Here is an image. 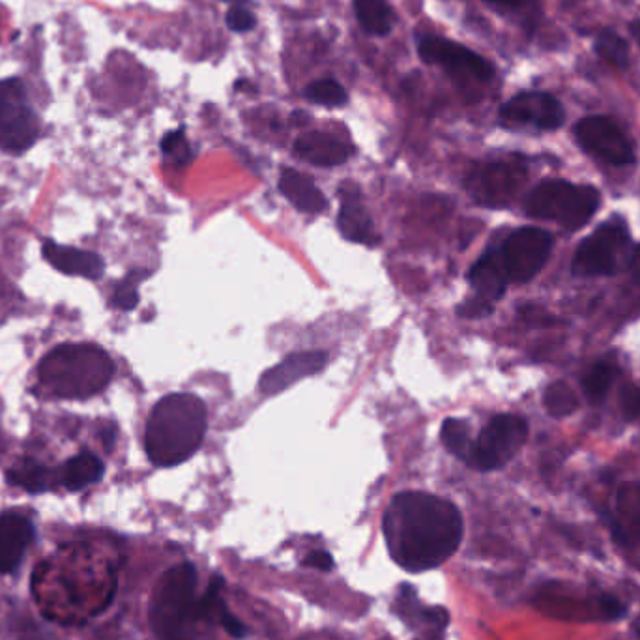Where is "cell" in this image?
<instances>
[{
    "label": "cell",
    "mask_w": 640,
    "mask_h": 640,
    "mask_svg": "<svg viewBox=\"0 0 640 640\" xmlns=\"http://www.w3.org/2000/svg\"><path fill=\"white\" fill-rule=\"evenodd\" d=\"M384 538L393 560L412 573L438 568L463 539V517L448 500L427 493L393 496L384 513Z\"/></svg>",
    "instance_id": "1"
},
{
    "label": "cell",
    "mask_w": 640,
    "mask_h": 640,
    "mask_svg": "<svg viewBox=\"0 0 640 640\" xmlns=\"http://www.w3.org/2000/svg\"><path fill=\"white\" fill-rule=\"evenodd\" d=\"M206 407L191 393H171L154 407L146 423L145 450L156 466L188 461L203 444Z\"/></svg>",
    "instance_id": "2"
},
{
    "label": "cell",
    "mask_w": 640,
    "mask_h": 640,
    "mask_svg": "<svg viewBox=\"0 0 640 640\" xmlns=\"http://www.w3.org/2000/svg\"><path fill=\"white\" fill-rule=\"evenodd\" d=\"M115 365L96 345H62L51 350L38 367V384L47 397L88 399L103 392Z\"/></svg>",
    "instance_id": "3"
},
{
    "label": "cell",
    "mask_w": 640,
    "mask_h": 640,
    "mask_svg": "<svg viewBox=\"0 0 640 640\" xmlns=\"http://www.w3.org/2000/svg\"><path fill=\"white\" fill-rule=\"evenodd\" d=\"M599 208V191L592 186H575L564 180H547L530 193L528 216L553 219L569 231L584 227Z\"/></svg>",
    "instance_id": "4"
},
{
    "label": "cell",
    "mask_w": 640,
    "mask_h": 640,
    "mask_svg": "<svg viewBox=\"0 0 640 640\" xmlns=\"http://www.w3.org/2000/svg\"><path fill=\"white\" fill-rule=\"evenodd\" d=\"M197 573L190 564L163 575L152 605V622L161 640H191L188 622L193 618V592Z\"/></svg>",
    "instance_id": "5"
},
{
    "label": "cell",
    "mask_w": 640,
    "mask_h": 640,
    "mask_svg": "<svg viewBox=\"0 0 640 640\" xmlns=\"http://www.w3.org/2000/svg\"><path fill=\"white\" fill-rule=\"evenodd\" d=\"M38 118L19 79L0 81V150L21 154L38 139Z\"/></svg>",
    "instance_id": "6"
},
{
    "label": "cell",
    "mask_w": 640,
    "mask_h": 640,
    "mask_svg": "<svg viewBox=\"0 0 640 640\" xmlns=\"http://www.w3.org/2000/svg\"><path fill=\"white\" fill-rule=\"evenodd\" d=\"M528 437V425L523 418L502 414L491 420L472 446L468 463L480 470H496L506 465L521 450Z\"/></svg>",
    "instance_id": "7"
},
{
    "label": "cell",
    "mask_w": 640,
    "mask_h": 640,
    "mask_svg": "<svg viewBox=\"0 0 640 640\" xmlns=\"http://www.w3.org/2000/svg\"><path fill=\"white\" fill-rule=\"evenodd\" d=\"M553 249V236L536 227H524L508 236L500 259L510 281L524 283L538 276Z\"/></svg>",
    "instance_id": "8"
},
{
    "label": "cell",
    "mask_w": 640,
    "mask_h": 640,
    "mask_svg": "<svg viewBox=\"0 0 640 640\" xmlns=\"http://www.w3.org/2000/svg\"><path fill=\"white\" fill-rule=\"evenodd\" d=\"M575 137L586 152L611 165L624 167L635 161L633 146L611 118H584L575 126Z\"/></svg>",
    "instance_id": "9"
},
{
    "label": "cell",
    "mask_w": 640,
    "mask_h": 640,
    "mask_svg": "<svg viewBox=\"0 0 640 640\" xmlns=\"http://www.w3.org/2000/svg\"><path fill=\"white\" fill-rule=\"evenodd\" d=\"M627 242V231L616 223L603 225L582 242L571 264L575 276H609L616 270V251Z\"/></svg>",
    "instance_id": "10"
},
{
    "label": "cell",
    "mask_w": 640,
    "mask_h": 640,
    "mask_svg": "<svg viewBox=\"0 0 640 640\" xmlns=\"http://www.w3.org/2000/svg\"><path fill=\"white\" fill-rule=\"evenodd\" d=\"M418 53L423 62L444 66L451 73L468 75L478 81H491L495 77V68L487 60L465 45L450 42L446 38L423 36L418 40Z\"/></svg>",
    "instance_id": "11"
},
{
    "label": "cell",
    "mask_w": 640,
    "mask_h": 640,
    "mask_svg": "<svg viewBox=\"0 0 640 640\" xmlns=\"http://www.w3.org/2000/svg\"><path fill=\"white\" fill-rule=\"evenodd\" d=\"M524 180V169L517 163H489L468 178V191L485 206L510 203Z\"/></svg>",
    "instance_id": "12"
},
{
    "label": "cell",
    "mask_w": 640,
    "mask_h": 640,
    "mask_svg": "<svg viewBox=\"0 0 640 640\" xmlns=\"http://www.w3.org/2000/svg\"><path fill=\"white\" fill-rule=\"evenodd\" d=\"M500 117L519 124H534L539 130H556L564 124L566 113L551 94L524 92L502 107Z\"/></svg>",
    "instance_id": "13"
},
{
    "label": "cell",
    "mask_w": 640,
    "mask_h": 640,
    "mask_svg": "<svg viewBox=\"0 0 640 640\" xmlns=\"http://www.w3.org/2000/svg\"><path fill=\"white\" fill-rule=\"evenodd\" d=\"M328 356L320 350L313 352H296L289 358H285L281 364L274 365L268 369L261 380H259V390L264 395H274V393L287 390L298 380L306 379L311 375H317L324 369Z\"/></svg>",
    "instance_id": "14"
},
{
    "label": "cell",
    "mask_w": 640,
    "mask_h": 640,
    "mask_svg": "<svg viewBox=\"0 0 640 640\" xmlns=\"http://www.w3.org/2000/svg\"><path fill=\"white\" fill-rule=\"evenodd\" d=\"M34 541V526L17 513L0 515V573L14 571Z\"/></svg>",
    "instance_id": "15"
},
{
    "label": "cell",
    "mask_w": 640,
    "mask_h": 640,
    "mask_svg": "<svg viewBox=\"0 0 640 640\" xmlns=\"http://www.w3.org/2000/svg\"><path fill=\"white\" fill-rule=\"evenodd\" d=\"M42 253H44L45 261L68 276L100 279L103 270H105V262L100 255H96L92 251H85V249L60 246L53 240H45L42 244Z\"/></svg>",
    "instance_id": "16"
},
{
    "label": "cell",
    "mask_w": 640,
    "mask_h": 640,
    "mask_svg": "<svg viewBox=\"0 0 640 640\" xmlns=\"http://www.w3.org/2000/svg\"><path fill=\"white\" fill-rule=\"evenodd\" d=\"M294 154L300 160L317 167H335L343 165L352 156V146L339 141L330 133L311 131L294 143Z\"/></svg>",
    "instance_id": "17"
},
{
    "label": "cell",
    "mask_w": 640,
    "mask_h": 640,
    "mask_svg": "<svg viewBox=\"0 0 640 640\" xmlns=\"http://www.w3.org/2000/svg\"><path fill=\"white\" fill-rule=\"evenodd\" d=\"M345 201L343 208L339 212L337 225L341 234L356 244H364V246H377L380 242V236L375 231L373 219L369 218L367 210L358 201V191L354 188H347L345 191Z\"/></svg>",
    "instance_id": "18"
},
{
    "label": "cell",
    "mask_w": 640,
    "mask_h": 640,
    "mask_svg": "<svg viewBox=\"0 0 640 640\" xmlns=\"http://www.w3.org/2000/svg\"><path fill=\"white\" fill-rule=\"evenodd\" d=\"M472 287L478 292V296L487 302H496L504 296L508 285V274L504 270V264L500 259V253H485L480 261L476 262L468 274Z\"/></svg>",
    "instance_id": "19"
},
{
    "label": "cell",
    "mask_w": 640,
    "mask_h": 640,
    "mask_svg": "<svg viewBox=\"0 0 640 640\" xmlns=\"http://www.w3.org/2000/svg\"><path fill=\"white\" fill-rule=\"evenodd\" d=\"M279 191L291 201L300 212L306 214H320L328 208V201L324 193L315 186L309 176L298 171L287 169L279 178Z\"/></svg>",
    "instance_id": "20"
},
{
    "label": "cell",
    "mask_w": 640,
    "mask_h": 640,
    "mask_svg": "<svg viewBox=\"0 0 640 640\" xmlns=\"http://www.w3.org/2000/svg\"><path fill=\"white\" fill-rule=\"evenodd\" d=\"M103 472H105V466L94 453L81 451L64 465L60 472V481L68 491H81L100 480Z\"/></svg>",
    "instance_id": "21"
},
{
    "label": "cell",
    "mask_w": 640,
    "mask_h": 640,
    "mask_svg": "<svg viewBox=\"0 0 640 640\" xmlns=\"http://www.w3.org/2000/svg\"><path fill=\"white\" fill-rule=\"evenodd\" d=\"M360 27L371 36H386L392 30V8L388 0H354Z\"/></svg>",
    "instance_id": "22"
},
{
    "label": "cell",
    "mask_w": 640,
    "mask_h": 640,
    "mask_svg": "<svg viewBox=\"0 0 640 640\" xmlns=\"http://www.w3.org/2000/svg\"><path fill=\"white\" fill-rule=\"evenodd\" d=\"M8 481L23 491L38 495L53 487L55 476H53V470H49L45 465H40L36 461H23L8 470Z\"/></svg>",
    "instance_id": "23"
},
{
    "label": "cell",
    "mask_w": 640,
    "mask_h": 640,
    "mask_svg": "<svg viewBox=\"0 0 640 640\" xmlns=\"http://www.w3.org/2000/svg\"><path fill=\"white\" fill-rule=\"evenodd\" d=\"M616 508L627 534L640 538V483H629L620 489Z\"/></svg>",
    "instance_id": "24"
},
{
    "label": "cell",
    "mask_w": 640,
    "mask_h": 640,
    "mask_svg": "<svg viewBox=\"0 0 640 640\" xmlns=\"http://www.w3.org/2000/svg\"><path fill=\"white\" fill-rule=\"evenodd\" d=\"M440 437H442L444 446H446L453 455H457L459 459H465L466 463H468L470 453H472V446H474V444L470 442V427H468V423L463 422V420L450 418V420H446L444 425H442Z\"/></svg>",
    "instance_id": "25"
},
{
    "label": "cell",
    "mask_w": 640,
    "mask_h": 640,
    "mask_svg": "<svg viewBox=\"0 0 640 640\" xmlns=\"http://www.w3.org/2000/svg\"><path fill=\"white\" fill-rule=\"evenodd\" d=\"M543 403L547 412L554 418H564L568 414H573L579 407V399L575 392L569 388L566 382H554L543 397Z\"/></svg>",
    "instance_id": "26"
},
{
    "label": "cell",
    "mask_w": 640,
    "mask_h": 640,
    "mask_svg": "<svg viewBox=\"0 0 640 640\" xmlns=\"http://www.w3.org/2000/svg\"><path fill=\"white\" fill-rule=\"evenodd\" d=\"M596 51L612 66L624 68L629 60V47L622 36L612 30H601L597 34Z\"/></svg>",
    "instance_id": "27"
},
{
    "label": "cell",
    "mask_w": 640,
    "mask_h": 640,
    "mask_svg": "<svg viewBox=\"0 0 640 640\" xmlns=\"http://www.w3.org/2000/svg\"><path fill=\"white\" fill-rule=\"evenodd\" d=\"M306 96L309 102L326 105V107H341L349 100L345 88L334 79H320L311 83L306 88Z\"/></svg>",
    "instance_id": "28"
},
{
    "label": "cell",
    "mask_w": 640,
    "mask_h": 640,
    "mask_svg": "<svg viewBox=\"0 0 640 640\" xmlns=\"http://www.w3.org/2000/svg\"><path fill=\"white\" fill-rule=\"evenodd\" d=\"M612 379H614V371L607 364H597L588 371V375L584 377V393L590 401H601L609 388H611Z\"/></svg>",
    "instance_id": "29"
},
{
    "label": "cell",
    "mask_w": 640,
    "mask_h": 640,
    "mask_svg": "<svg viewBox=\"0 0 640 640\" xmlns=\"http://www.w3.org/2000/svg\"><path fill=\"white\" fill-rule=\"evenodd\" d=\"M161 152L175 161L176 165H184L190 160V146L184 137V131H169L161 141Z\"/></svg>",
    "instance_id": "30"
},
{
    "label": "cell",
    "mask_w": 640,
    "mask_h": 640,
    "mask_svg": "<svg viewBox=\"0 0 640 640\" xmlns=\"http://www.w3.org/2000/svg\"><path fill=\"white\" fill-rule=\"evenodd\" d=\"M139 274H130L122 283H118L113 296V306L122 311H131L139 304V292H137Z\"/></svg>",
    "instance_id": "31"
},
{
    "label": "cell",
    "mask_w": 640,
    "mask_h": 640,
    "mask_svg": "<svg viewBox=\"0 0 640 640\" xmlns=\"http://www.w3.org/2000/svg\"><path fill=\"white\" fill-rule=\"evenodd\" d=\"M227 27L233 30V32H249L253 30V27L257 25V19L255 15L251 14L249 10H246L244 6H233L229 12H227Z\"/></svg>",
    "instance_id": "32"
},
{
    "label": "cell",
    "mask_w": 640,
    "mask_h": 640,
    "mask_svg": "<svg viewBox=\"0 0 640 640\" xmlns=\"http://www.w3.org/2000/svg\"><path fill=\"white\" fill-rule=\"evenodd\" d=\"M620 405L627 420H637L640 416V390L633 384H627L620 392Z\"/></svg>",
    "instance_id": "33"
},
{
    "label": "cell",
    "mask_w": 640,
    "mask_h": 640,
    "mask_svg": "<svg viewBox=\"0 0 640 640\" xmlns=\"http://www.w3.org/2000/svg\"><path fill=\"white\" fill-rule=\"evenodd\" d=\"M219 620H221V624L225 627V631L234 637V639H242V637H246V626L238 620V618H234L231 612L227 611V607L221 603V607H219Z\"/></svg>",
    "instance_id": "34"
},
{
    "label": "cell",
    "mask_w": 640,
    "mask_h": 640,
    "mask_svg": "<svg viewBox=\"0 0 640 640\" xmlns=\"http://www.w3.org/2000/svg\"><path fill=\"white\" fill-rule=\"evenodd\" d=\"M304 564L309 568L320 569V571H330L334 568V558L324 551H315L307 556Z\"/></svg>",
    "instance_id": "35"
},
{
    "label": "cell",
    "mask_w": 640,
    "mask_h": 640,
    "mask_svg": "<svg viewBox=\"0 0 640 640\" xmlns=\"http://www.w3.org/2000/svg\"><path fill=\"white\" fill-rule=\"evenodd\" d=\"M491 311V302L478 298V300H472V302H466L465 306L461 307V315L465 317H481V315H487Z\"/></svg>",
    "instance_id": "36"
},
{
    "label": "cell",
    "mask_w": 640,
    "mask_h": 640,
    "mask_svg": "<svg viewBox=\"0 0 640 640\" xmlns=\"http://www.w3.org/2000/svg\"><path fill=\"white\" fill-rule=\"evenodd\" d=\"M423 616H425L427 622H431V624H435L438 627H444L450 622V614L446 609H440V607H431V609L423 611Z\"/></svg>",
    "instance_id": "37"
},
{
    "label": "cell",
    "mask_w": 640,
    "mask_h": 640,
    "mask_svg": "<svg viewBox=\"0 0 640 640\" xmlns=\"http://www.w3.org/2000/svg\"><path fill=\"white\" fill-rule=\"evenodd\" d=\"M631 272L633 276L640 283V246L633 251V257H631Z\"/></svg>",
    "instance_id": "38"
},
{
    "label": "cell",
    "mask_w": 640,
    "mask_h": 640,
    "mask_svg": "<svg viewBox=\"0 0 640 640\" xmlns=\"http://www.w3.org/2000/svg\"><path fill=\"white\" fill-rule=\"evenodd\" d=\"M629 29H631V34L635 36V40L640 44V19L639 21H635V23H631Z\"/></svg>",
    "instance_id": "39"
},
{
    "label": "cell",
    "mask_w": 640,
    "mask_h": 640,
    "mask_svg": "<svg viewBox=\"0 0 640 640\" xmlns=\"http://www.w3.org/2000/svg\"><path fill=\"white\" fill-rule=\"evenodd\" d=\"M225 2H233L234 6H244L248 0H225Z\"/></svg>",
    "instance_id": "40"
},
{
    "label": "cell",
    "mask_w": 640,
    "mask_h": 640,
    "mask_svg": "<svg viewBox=\"0 0 640 640\" xmlns=\"http://www.w3.org/2000/svg\"><path fill=\"white\" fill-rule=\"evenodd\" d=\"M633 629H635V633H637V635H639L640 637V618H637V620H635V624H633Z\"/></svg>",
    "instance_id": "41"
},
{
    "label": "cell",
    "mask_w": 640,
    "mask_h": 640,
    "mask_svg": "<svg viewBox=\"0 0 640 640\" xmlns=\"http://www.w3.org/2000/svg\"><path fill=\"white\" fill-rule=\"evenodd\" d=\"M493 2H504V4H517L521 0H493Z\"/></svg>",
    "instance_id": "42"
}]
</instances>
